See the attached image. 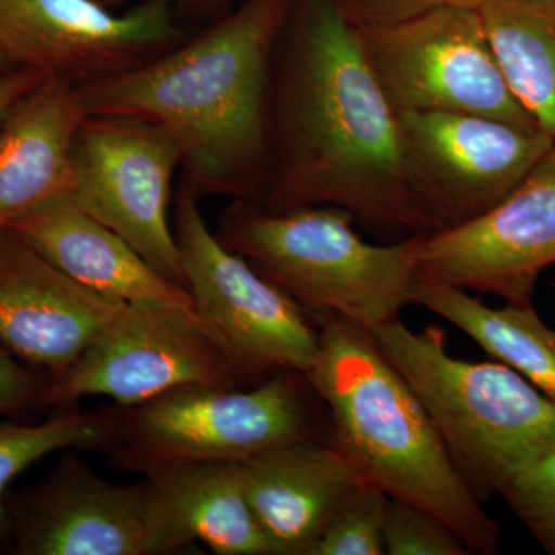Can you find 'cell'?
Masks as SVG:
<instances>
[{
    "instance_id": "1",
    "label": "cell",
    "mask_w": 555,
    "mask_h": 555,
    "mask_svg": "<svg viewBox=\"0 0 555 555\" xmlns=\"http://www.w3.org/2000/svg\"><path fill=\"white\" fill-rule=\"evenodd\" d=\"M259 206L338 207L398 238L436 232L409 185L398 113L335 0H295L278 40Z\"/></svg>"
},
{
    "instance_id": "2",
    "label": "cell",
    "mask_w": 555,
    "mask_h": 555,
    "mask_svg": "<svg viewBox=\"0 0 555 555\" xmlns=\"http://www.w3.org/2000/svg\"><path fill=\"white\" fill-rule=\"evenodd\" d=\"M295 0H244L144 67L80 87L87 113L147 120L204 196L261 203L273 57Z\"/></svg>"
},
{
    "instance_id": "3",
    "label": "cell",
    "mask_w": 555,
    "mask_h": 555,
    "mask_svg": "<svg viewBox=\"0 0 555 555\" xmlns=\"http://www.w3.org/2000/svg\"><path fill=\"white\" fill-rule=\"evenodd\" d=\"M306 375L331 418V443L360 480L444 521L470 551L492 555L500 528L467 488L433 418L371 332L321 315Z\"/></svg>"
},
{
    "instance_id": "4",
    "label": "cell",
    "mask_w": 555,
    "mask_h": 555,
    "mask_svg": "<svg viewBox=\"0 0 555 555\" xmlns=\"http://www.w3.org/2000/svg\"><path fill=\"white\" fill-rule=\"evenodd\" d=\"M356 224L338 207L269 211L232 199L215 233L308 312L345 318L372 331L412 305L425 233L371 244L358 235Z\"/></svg>"
},
{
    "instance_id": "5",
    "label": "cell",
    "mask_w": 555,
    "mask_h": 555,
    "mask_svg": "<svg viewBox=\"0 0 555 555\" xmlns=\"http://www.w3.org/2000/svg\"><path fill=\"white\" fill-rule=\"evenodd\" d=\"M369 332L426 408L478 502L554 451L555 401L513 369L452 357L438 326L414 332L397 318Z\"/></svg>"
},
{
    "instance_id": "6",
    "label": "cell",
    "mask_w": 555,
    "mask_h": 555,
    "mask_svg": "<svg viewBox=\"0 0 555 555\" xmlns=\"http://www.w3.org/2000/svg\"><path fill=\"white\" fill-rule=\"evenodd\" d=\"M306 375L278 372L248 387H179L138 406H115L100 452L113 465L152 477L171 467L246 462L281 444L320 440Z\"/></svg>"
},
{
    "instance_id": "7",
    "label": "cell",
    "mask_w": 555,
    "mask_h": 555,
    "mask_svg": "<svg viewBox=\"0 0 555 555\" xmlns=\"http://www.w3.org/2000/svg\"><path fill=\"white\" fill-rule=\"evenodd\" d=\"M199 201L179 178L171 224L196 312L221 343L244 387L278 372L308 375L318 356L320 328L298 301L218 240Z\"/></svg>"
},
{
    "instance_id": "8",
    "label": "cell",
    "mask_w": 555,
    "mask_h": 555,
    "mask_svg": "<svg viewBox=\"0 0 555 555\" xmlns=\"http://www.w3.org/2000/svg\"><path fill=\"white\" fill-rule=\"evenodd\" d=\"M358 30L397 113H467L537 127L507 86L480 10L443 7Z\"/></svg>"
},
{
    "instance_id": "9",
    "label": "cell",
    "mask_w": 555,
    "mask_h": 555,
    "mask_svg": "<svg viewBox=\"0 0 555 555\" xmlns=\"http://www.w3.org/2000/svg\"><path fill=\"white\" fill-rule=\"evenodd\" d=\"M177 142L147 120L89 113L76 131L68 198L185 288L173 224Z\"/></svg>"
},
{
    "instance_id": "10",
    "label": "cell",
    "mask_w": 555,
    "mask_h": 555,
    "mask_svg": "<svg viewBox=\"0 0 555 555\" xmlns=\"http://www.w3.org/2000/svg\"><path fill=\"white\" fill-rule=\"evenodd\" d=\"M193 385L244 387L198 312L124 306L64 377L50 383L47 404L69 409L82 398L105 397L131 408Z\"/></svg>"
},
{
    "instance_id": "11",
    "label": "cell",
    "mask_w": 555,
    "mask_h": 555,
    "mask_svg": "<svg viewBox=\"0 0 555 555\" xmlns=\"http://www.w3.org/2000/svg\"><path fill=\"white\" fill-rule=\"evenodd\" d=\"M409 185L436 232L496 206L554 147L539 127L488 116L400 112Z\"/></svg>"
},
{
    "instance_id": "12",
    "label": "cell",
    "mask_w": 555,
    "mask_h": 555,
    "mask_svg": "<svg viewBox=\"0 0 555 555\" xmlns=\"http://www.w3.org/2000/svg\"><path fill=\"white\" fill-rule=\"evenodd\" d=\"M190 35L158 2L118 13L98 0H0V51L10 64L79 87L144 67Z\"/></svg>"
},
{
    "instance_id": "13",
    "label": "cell",
    "mask_w": 555,
    "mask_h": 555,
    "mask_svg": "<svg viewBox=\"0 0 555 555\" xmlns=\"http://www.w3.org/2000/svg\"><path fill=\"white\" fill-rule=\"evenodd\" d=\"M555 266V145L491 210L425 233L418 273L506 305L534 302L537 281Z\"/></svg>"
},
{
    "instance_id": "14",
    "label": "cell",
    "mask_w": 555,
    "mask_h": 555,
    "mask_svg": "<svg viewBox=\"0 0 555 555\" xmlns=\"http://www.w3.org/2000/svg\"><path fill=\"white\" fill-rule=\"evenodd\" d=\"M5 502L7 553L149 555L147 481L112 483L75 452Z\"/></svg>"
},
{
    "instance_id": "15",
    "label": "cell",
    "mask_w": 555,
    "mask_h": 555,
    "mask_svg": "<svg viewBox=\"0 0 555 555\" xmlns=\"http://www.w3.org/2000/svg\"><path fill=\"white\" fill-rule=\"evenodd\" d=\"M122 305L94 294L0 225V343L50 383L64 377Z\"/></svg>"
},
{
    "instance_id": "16",
    "label": "cell",
    "mask_w": 555,
    "mask_h": 555,
    "mask_svg": "<svg viewBox=\"0 0 555 555\" xmlns=\"http://www.w3.org/2000/svg\"><path fill=\"white\" fill-rule=\"evenodd\" d=\"M145 481L149 555L195 542L218 555H276L248 503L243 462L171 467Z\"/></svg>"
},
{
    "instance_id": "17",
    "label": "cell",
    "mask_w": 555,
    "mask_h": 555,
    "mask_svg": "<svg viewBox=\"0 0 555 555\" xmlns=\"http://www.w3.org/2000/svg\"><path fill=\"white\" fill-rule=\"evenodd\" d=\"M248 503L276 555H312L360 480L331 441L281 444L243 462Z\"/></svg>"
},
{
    "instance_id": "18",
    "label": "cell",
    "mask_w": 555,
    "mask_h": 555,
    "mask_svg": "<svg viewBox=\"0 0 555 555\" xmlns=\"http://www.w3.org/2000/svg\"><path fill=\"white\" fill-rule=\"evenodd\" d=\"M65 275L122 306L193 308L188 288L153 268L107 225L62 196L10 225Z\"/></svg>"
},
{
    "instance_id": "19",
    "label": "cell",
    "mask_w": 555,
    "mask_h": 555,
    "mask_svg": "<svg viewBox=\"0 0 555 555\" xmlns=\"http://www.w3.org/2000/svg\"><path fill=\"white\" fill-rule=\"evenodd\" d=\"M89 115L76 83L47 76L0 129V225L68 196L72 150Z\"/></svg>"
},
{
    "instance_id": "20",
    "label": "cell",
    "mask_w": 555,
    "mask_h": 555,
    "mask_svg": "<svg viewBox=\"0 0 555 555\" xmlns=\"http://www.w3.org/2000/svg\"><path fill=\"white\" fill-rule=\"evenodd\" d=\"M412 305L465 332L495 361L555 401V328L539 317L534 305L489 308L463 288L422 276Z\"/></svg>"
},
{
    "instance_id": "21",
    "label": "cell",
    "mask_w": 555,
    "mask_h": 555,
    "mask_svg": "<svg viewBox=\"0 0 555 555\" xmlns=\"http://www.w3.org/2000/svg\"><path fill=\"white\" fill-rule=\"evenodd\" d=\"M480 13L507 86L555 142V0H488Z\"/></svg>"
},
{
    "instance_id": "22",
    "label": "cell",
    "mask_w": 555,
    "mask_h": 555,
    "mask_svg": "<svg viewBox=\"0 0 555 555\" xmlns=\"http://www.w3.org/2000/svg\"><path fill=\"white\" fill-rule=\"evenodd\" d=\"M115 426L113 408L94 412L64 409L35 425L0 423V547L9 542L7 494L14 478L43 456L67 449L100 451Z\"/></svg>"
},
{
    "instance_id": "23",
    "label": "cell",
    "mask_w": 555,
    "mask_h": 555,
    "mask_svg": "<svg viewBox=\"0 0 555 555\" xmlns=\"http://www.w3.org/2000/svg\"><path fill=\"white\" fill-rule=\"evenodd\" d=\"M389 496L358 481L347 492L312 555H385Z\"/></svg>"
},
{
    "instance_id": "24",
    "label": "cell",
    "mask_w": 555,
    "mask_h": 555,
    "mask_svg": "<svg viewBox=\"0 0 555 555\" xmlns=\"http://www.w3.org/2000/svg\"><path fill=\"white\" fill-rule=\"evenodd\" d=\"M500 495L543 550L555 555V449L511 478Z\"/></svg>"
},
{
    "instance_id": "25",
    "label": "cell",
    "mask_w": 555,
    "mask_h": 555,
    "mask_svg": "<svg viewBox=\"0 0 555 555\" xmlns=\"http://www.w3.org/2000/svg\"><path fill=\"white\" fill-rule=\"evenodd\" d=\"M385 543L389 555L470 554L463 540L440 518L393 499L387 507Z\"/></svg>"
},
{
    "instance_id": "26",
    "label": "cell",
    "mask_w": 555,
    "mask_h": 555,
    "mask_svg": "<svg viewBox=\"0 0 555 555\" xmlns=\"http://www.w3.org/2000/svg\"><path fill=\"white\" fill-rule=\"evenodd\" d=\"M50 379L0 343V415H20L49 406Z\"/></svg>"
},
{
    "instance_id": "27",
    "label": "cell",
    "mask_w": 555,
    "mask_h": 555,
    "mask_svg": "<svg viewBox=\"0 0 555 555\" xmlns=\"http://www.w3.org/2000/svg\"><path fill=\"white\" fill-rule=\"evenodd\" d=\"M358 28L398 24L443 7L480 10L488 0H335Z\"/></svg>"
},
{
    "instance_id": "28",
    "label": "cell",
    "mask_w": 555,
    "mask_h": 555,
    "mask_svg": "<svg viewBox=\"0 0 555 555\" xmlns=\"http://www.w3.org/2000/svg\"><path fill=\"white\" fill-rule=\"evenodd\" d=\"M47 78L38 69L13 67L0 73V129L20 102Z\"/></svg>"
},
{
    "instance_id": "29",
    "label": "cell",
    "mask_w": 555,
    "mask_h": 555,
    "mask_svg": "<svg viewBox=\"0 0 555 555\" xmlns=\"http://www.w3.org/2000/svg\"><path fill=\"white\" fill-rule=\"evenodd\" d=\"M102 5L108 7V9L118 10L120 7L138 5V3L145 2H158L164 5H169L175 11L188 10V11H210L218 10L221 7L228 5L230 0H98Z\"/></svg>"
},
{
    "instance_id": "30",
    "label": "cell",
    "mask_w": 555,
    "mask_h": 555,
    "mask_svg": "<svg viewBox=\"0 0 555 555\" xmlns=\"http://www.w3.org/2000/svg\"><path fill=\"white\" fill-rule=\"evenodd\" d=\"M10 68H13V65L10 64L9 60L3 56L2 51H0V73L7 72Z\"/></svg>"
}]
</instances>
